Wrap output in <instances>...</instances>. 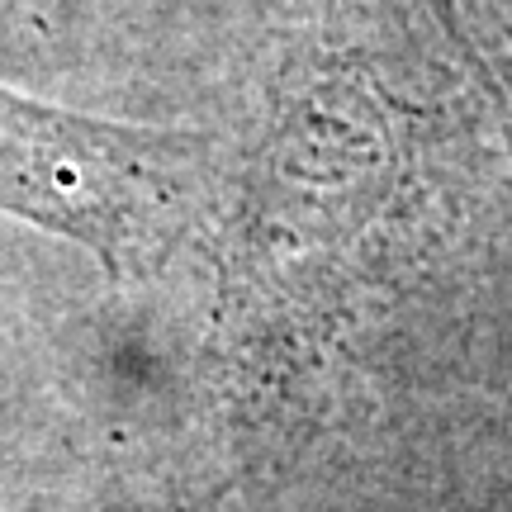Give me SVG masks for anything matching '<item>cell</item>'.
I'll list each match as a JSON object with an SVG mask.
<instances>
[{
    "instance_id": "obj_1",
    "label": "cell",
    "mask_w": 512,
    "mask_h": 512,
    "mask_svg": "<svg viewBox=\"0 0 512 512\" xmlns=\"http://www.w3.org/2000/svg\"><path fill=\"white\" fill-rule=\"evenodd\" d=\"M195 147L0 91V209L124 271L171 233Z\"/></svg>"
}]
</instances>
